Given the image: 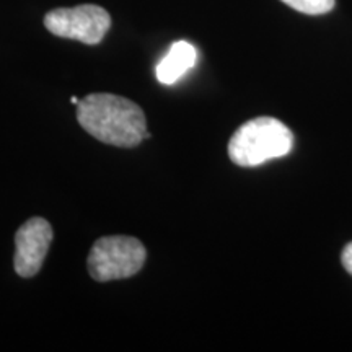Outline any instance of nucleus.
Wrapping results in <instances>:
<instances>
[{"mask_svg":"<svg viewBox=\"0 0 352 352\" xmlns=\"http://www.w3.org/2000/svg\"><path fill=\"white\" fill-rule=\"evenodd\" d=\"M77 121L91 138L114 147L131 148L151 138L142 108L113 94H91L78 101Z\"/></svg>","mask_w":352,"mask_h":352,"instance_id":"1","label":"nucleus"},{"mask_svg":"<svg viewBox=\"0 0 352 352\" xmlns=\"http://www.w3.org/2000/svg\"><path fill=\"white\" fill-rule=\"evenodd\" d=\"M294 134L276 118H254L241 124L228 142V157L239 166H258L292 151Z\"/></svg>","mask_w":352,"mask_h":352,"instance_id":"2","label":"nucleus"},{"mask_svg":"<svg viewBox=\"0 0 352 352\" xmlns=\"http://www.w3.org/2000/svg\"><path fill=\"white\" fill-rule=\"evenodd\" d=\"M147 250L142 241L127 235L101 236L87 258L90 276L98 283L132 277L144 267Z\"/></svg>","mask_w":352,"mask_h":352,"instance_id":"3","label":"nucleus"},{"mask_svg":"<svg viewBox=\"0 0 352 352\" xmlns=\"http://www.w3.org/2000/svg\"><path fill=\"white\" fill-rule=\"evenodd\" d=\"M44 26L59 38L76 39L83 44H100L111 28V16L100 6H77L72 8H56L46 13Z\"/></svg>","mask_w":352,"mask_h":352,"instance_id":"4","label":"nucleus"},{"mask_svg":"<svg viewBox=\"0 0 352 352\" xmlns=\"http://www.w3.org/2000/svg\"><path fill=\"white\" fill-rule=\"evenodd\" d=\"M54 239L51 223L43 217H32L15 233L13 267L20 277L36 276L41 271L51 241Z\"/></svg>","mask_w":352,"mask_h":352,"instance_id":"5","label":"nucleus"},{"mask_svg":"<svg viewBox=\"0 0 352 352\" xmlns=\"http://www.w3.org/2000/svg\"><path fill=\"white\" fill-rule=\"evenodd\" d=\"M197 59L196 47L188 41H176L171 44L170 51L157 64V80L164 85H173L189 69L195 67Z\"/></svg>","mask_w":352,"mask_h":352,"instance_id":"6","label":"nucleus"},{"mask_svg":"<svg viewBox=\"0 0 352 352\" xmlns=\"http://www.w3.org/2000/svg\"><path fill=\"white\" fill-rule=\"evenodd\" d=\"M280 2L307 15H321L334 7V0H280Z\"/></svg>","mask_w":352,"mask_h":352,"instance_id":"7","label":"nucleus"},{"mask_svg":"<svg viewBox=\"0 0 352 352\" xmlns=\"http://www.w3.org/2000/svg\"><path fill=\"white\" fill-rule=\"evenodd\" d=\"M341 261H342V266H344V270L352 276V241L346 246L344 250H342Z\"/></svg>","mask_w":352,"mask_h":352,"instance_id":"8","label":"nucleus"}]
</instances>
